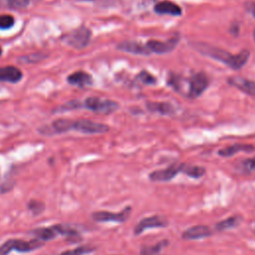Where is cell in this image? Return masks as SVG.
Segmentation results:
<instances>
[{
  "label": "cell",
  "instance_id": "23",
  "mask_svg": "<svg viewBox=\"0 0 255 255\" xmlns=\"http://www.w3.org/2000/svg\"><path fill=\"white\" fill-rule=\"evenodd\" d=\"M30 0H0L2 6L10 9H23L29 5Z\"/></svg>",
  "mask_w": 255,
  "mask_h": 255
},
{
  "label": "cell",
  "instance_id": "26",
  "mask_svg": "<svg viewBox=\"0 0 255 255\" xmlns=\"http://www.w3.org/2000/svg\"><path fill=\"white\" fill-rule=\"evenodd\" d=\"M15 20L14 17L11 15H0V29L1 30H7L14 26Z\"/></svg>",
  "mask_w": 255,
  "mask_h": 255
},
{
  "label": "cell",
  "instance_id": "3",
  "mask_svg": "<svg viewBox=\"0 0 255 255\" xmlns=\"http://www.w3.org/2000/svg\"><path fill=\"white\" fill-rule=\"evenodd\" d=\"M31 233L40 241L51 240L58 235H66L69 237H78V232L65 225H55L51 227L37 228L31 231Z\"/></svg>",
  "mask_w": 255,
  "mask_h": 255
},
{
  "label": "cell",
  "instance_id": "19",
  "mask_svg": "<svg viewBox=\"0 0 255 255\" xmlns=\"http://www.w3.org/2000/svg\"><path fill=\"white\" fill-rule=\"evenodd\" d=\"M146 107L150 112L158 113L161 115H171L174 112L173 106L165 102H148Z\"/></svg>",
  "mask_w": 255,
  "mask_h": 255
},
{
  "label": "cell",
  "instance_id": "17",
  "mask_svg": "<svg viewBox=\"0 0 255 255\" xmlns=\"http://www.w3.org/2000/svg\"><path fill=\"white\" fill-rule=\"evenodd\" d=\"M154 11L158 14H167L172 16H179L181 14V8L173 2L162 1L154 6Z\"/></svg>",
  "mask_w": 255,
  "mask_h": 255
},
{
  "label": "cell",
  "instance_id": "11",
  "mask_svg": "<svg viewBox=\"0 0 255 255\" xmlns=\"http://www.w3.org/2000/svg\"><path fill=\"white\" fill-rule=\"evenodd\" d=\"M177 42H178V37H173L164 42L157 41V40H149L148 42L145 43V45L150 53L163 54V53H168L172 51L177 45Z\"/></svg>",
  "mask_w": 255,
  "mask_h": 255
},
{
  "label": "cell",
  "instance_id": "21",
  "mask_svg": "<svg viewBox=\"0 0 255 255\" xmlns=\"http://www.w3.org/2000/svg\"><path fill=\"white\" fill-rule=\"evenodd\" d=\"M168 245V240L163 239L151 246H143L140 249V255H160L161 250Z\"/></svg>",
  "mask_w": 255,
  "mask_h": 255
},
{
  "label": "cell",
  "instance_id": "10",
  "mask_svg": "<svg viewBox=\"0 0 255 255\" xmlns=\"http://www.w3.org/2000/svg\"><path fill=\"white\" fill-rule=\"evenodd\" d=\"M182 166H183V163H173L167 166L166 168L154 170L149 173V179L151 181H156V182L169 181L172 178H174L177 175V173L181 172Z\"/></svg>",
  "mask_w": 255,
  "mask_h": 255
},
{
  "label": "cell",
  "instance_id": "15",
  "mask_svg": "<svg viewBox=\"0 0 255 255\" xmlns=\"http://www.w3.org/2000/svg\"><path fill=\"white\" fill-rule=\"evenodd\" d=\"M228 83L241 90L242 92L251 95V96H255V82L254 81H250L244 78H240V77H232L230 79H228Z\"/></svg>",
  "mask_w": 255,
  "mask_h": 255
},
{
  "label": "cell",
  "instance_id": "29",
  "mask_svg": "<svg viewBox=\"0 0 255 255\" xmlns=\"http://www.w3.org/2000/svg\"><path fill=\"white\" fill-rule=\"evenodd\" d=\"M1 53H2V52H1V48H0V55H1Z\"/></svg>",
  "mask_w": 255,
  "mask_h": 255
},
{
  "label": "cell",
  "instance_id": "20",
  "mask_svg": "<svg viewBox=\"0 0 255 255\" xmlns=\"http://www.w3.org/2000/svg\"><path fill=\"white\" fill-rule=\"evenodd\" d=\"M242 221V217L239 215H233L230 216L224 220H221L219 222L216 223L215 225V229L217 231H224L227 229H231L234 228L236 226H238L240 224V222Z\"/></svg>",
  "mask_w": 255,
  "mask_h": 255
},
{
  "label": "cell",
  "instance_id": "12",
  "mask_svg": "<svg viewBox=\"0 0 255 255\" xmlns=\"http://www.w3.org/2000/svg\"><path fill=\"white\" fill-rule=\"evenodd\" d=\"M212 234L211 229L206 225H195L187 228L182 233V238L185 240H196L209 237Z\"/></svg>",
  "mask_w": 255,
  "mask_h": 255
},
{
  "label": "cell",
  "instance_id": "1",
  "mask_svg": "<svg viewBox=\"0 0 255 255\" xmlns=\"http://www.w3.org/2000/svg\"><path fill=\"white\" fill-rule=\"evenodd\" d=\"M197 50L206 56H209L213 59H216V60L224 63L225 65L229 66L233 70H239L240 68H242L247 63L248 58L250 56V54L247 50L241 51L239 54L232 55L224 50H221V49H218L215 47H210L205 44L198 45Z\"/></svg>",
  "mask_w": 255,
  "mask_h": 255
},
{
  "label": "cell",
  "instance_id": "16",
  "mask_svg": "<svg viewBox=\"0 0 255 255\" xmlns=\"http://www.w3.org/2000/svg\"><path fill=\"white\" fill-rule=\"evenodd\" d=\"M67 80L71 85L78 86L81 88L91 86L93 83V79H92L91 75H89L88 73L83 72V71H78V72L71 74Z\"/></svg>",
  "mask_w": 255,
  "mask_h": 255
},
{
  "label": "cell",
  "instance_id": "7",
  "mask_svg": "<svg viewBox=\"0 0 255 255\" xmlns=\"http://www.w3.org/2000/svg\"><path fill=\"white\" fill-rule=\"evenodd\" d=\"M71 129L84 133H103L109 130V127L89 120H77L71 121Z\"/></svg>",
  "mask_w": 255,
  "mask_h": 255
},
{
  "label": "cell",
  "instance_id": "9",
  "mask_svg": "<svg viewBox=\"0 0 255 255\" xmlns=\"http://www.w3.org/2000/svg\"><path fill=\"white\" fill-rule=\"evenodd\" d=\"M167 225H168V221L164 217H162L160 215H152V216L145 217V218L141 219L134 226L133 233L135 235H139L146 229L162 228V227H166Z\"/></svg>",
  "mask_w": 255,
  "mask_h": 255
},
{
  "label": "cell",
  "instance_id": "8",
  "mask_svg": "<svg viewBox=\"0 0 255 255\" xmlns=\"http://www.w3.org/2000/svg\"><path fill=\"white\" fill-rule=\"evenodd\" d=\"M209 80L204 73H196L189 79L188 85V97L197 98L199 97L208 87Z\"/></svg>",
  "mask_w": 255,
  "mask_h": 255
},
{
  "label": "cell",
  "instance_id": "6",
  "mask_svg": "<svg viewBox=\"0 0 255 255\" xmlns=\"http://www.w3.org/2000/svg\"><path fill=\"white\" fill-rule=\"evenodd\" d=\"M131 207L127 206L120 212H111V211H97L92 214L94 220L99 222H119L124 223L130 215Z\"/></svg>",
  "mask_w": 255,
  "mask_h": 255
},
{
  "label": "cell",
  "instance_id": "2",
  "mask_svg": "<svg viewBox=\"0 0 255 255\" xmlns=\"http://www.w3.org/2000/svg\"><path fill=\"white\" fill-rule=\"evenodd\" d=\"M42 245H43V242L38 239H33L31 241H25L20 239H9L0 246V255H8L13 250L21 253L31 252L33 250L40 248Z\"/></svg>",
  "mask_w": 255,
  "mask_h": 255
},
{
  "label": "cell",
  "instance_id": "5",
  "mask_svg": "<svg viewBox=\"0 0 255 255\" xmlns=\"http://www.w3.org/2000/svg\"><path fill=\"white\" fill-rule=\"evenodd\" d=\"M91 35L92 34L90 29L86 27H81L72 31L71 33L66 35L63 39L68 45L76 49H83L89 44L91 40Z\"/></svg>",
  "mask_w": 255,
  "mask_h": 255
},
{
  "label": "cell",
  "instance_id": "24",
  "mask_svg": "<svg viewBox=\"0 0 255 255\" xmlns=\"http://www.w3.org/2000/svg\"><path fill=\"white\" fill-rule=\"evenodd\" d=\"M93 251H95V247H92V246H80V247H77L75 249L64 251V252L60 253L59 255H86V254H89V253H91Z\"/></svg>",
  "mask_w": 255,
  "mask_h": 255
},
{
  "label": "cell",
  "instance_id": "22",
  "mask_svg": "<svg viewBox=\"0 0 255 255\" xmlns=\"http://www.w3.org/2000/svg\"><path fill=\"white\" fill-rule=\"evenodd\" d=\"M181 172L192 178H200L205 173V168L198 165H190L183 163Z\"/></svg>",
  "mask_w": 255,
  "mask_h": 255
},
{
  "label": "cell",
  "instance_id": "25",
  "mask_svg": "<svg viewBox=\"0 0 255 255\" xmlns=\"http://www.w3.org/2000/svg\"><path fill=\"white\" fill-rule=\"evenodd\" d=\"M241 171L245 174H250L255 172V156L247 158L241 163Z\"/></svg>",
  "mask_w": 255,
  "mask_h": 255
},
{
  "label": "cell",
  "instance_id": "13",
  "mask_svg": "<svg viewBox=\"0 0 255 255\" xmlns=\"http://www.w3.org/2000/svg\"><path fill=\"white\" fill-rule=\"evenodd\" d=\"M118 49L128 52V53L135 54V55H145L146 56V55L150 54V52L147 49L145 44L135 42V41H125L118 45Z\"/></svg>",
  "mask_w": 255,
  "mask_h": 255
},
{
  "label": "cell",
  "instance_id": "27",
  "mask_svg": "<svg viewBox=\"0 0 255 255\" xmlns=\"http://www.w3.org/2000/svg\"><path fill=\"white\" fill-rule=\"evenodd\" d=\"M136 78H137V80H139L141 83H143L145 85H152L155 83V78L151 74H149L145 71H141L136 76Z\"/></svg>",
  "mask_w": 255,
  "mask_h": 255
},
{
  "label": "cell",
  "instance_id": "4",
  "mask_svg": "<svg viewBox=\"0 0 255 255\" xmlns=\"http://www.w3.org/2000/svg\"><path fill=\"white\" fill-rule=\"evenodd\" d=\"M84 107L98 114L110 115L118 110L119 105L118 103L111 100H102L97 97H90L86 99L84 103Z\"/></svg>",
  "mask_w": 255,
  "mask_h": 255
},
{
  "label": "cell",
  "instance_id": "28",
  "mask_svg": "<svg viewBox=\"0 0 255 255\" xmlns=\"http://www.w3.org/2000/svg\"><path fill=\"white\" fill-rule=\"evenodd\" d=\"M29 209L34 213V214H38V213H41L43 210H44V204L40 201H37V200H31L29 202V205H28Z\"/></svg>",
  "mask_w": 255,
  "mask_h": 255
},
{
  "label": "cell",
  "instance_id": "14",
  "mask_svg": "<svg viewBox=\"0 0 255 255\" xmlns=\"http://www.w3.org/2000/svg\"><path fill=\"white\" fill-rule=\"evenodd\" d=\"M22 72L14 66L0 67V81L9 83H18L22 79Z\"/></svg>",
  "mask_w": 255,
  "mask_h": 255
},
{
  "label": "cell",
  "instance_id": "18",
  "mask_svg": "<svg viewBox=\"0 0 255 255\" xmlns=\"http://www.w3.org/2000/svg\"><path fill=\"white\" fill-rule=\"evenodd\" d=\"M254 150V146L251 144H245V143H235L229 146H226L222 149L218 150V154L221 156H232L235 153L239 151H244V152H250Z\"/></svg>",
  "mask_w": 255,
  "mask_h": 255
}]
</instances>
